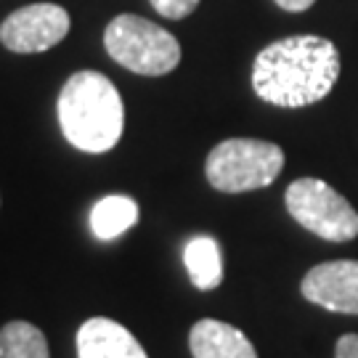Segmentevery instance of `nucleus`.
<instances>
[{"label": "nucleus", "instance_id": "nucleus-2", "mask_svg": "<svg viewBox=\"0 0 358 358\" xmlns=\"http://www.w3.org/2000/svg\"><path fill=\"white\" fill-rule=\"evenodd\" d=\"M59 125L75 149L103 154L115 149L125 128V103L120 90L101 72H75L59 93Z\"/></svg>", "mask_w": 358, "mask_h": 358}, {"label": "nucleus", "instance_id": "nucleus-14", "mask_svg": "<svg viewBox=\"0 0 358 358\" xmlns=\"http://www.w3.org/2000/svg\"><path fill=\"white\" fill-rule=\"evenodd\" d=\"M334 358H358V334H343L334 345Z\"/></svg>", "mask_w": 358, "mask_h": 358}, {"label": "nucleus", "instance_id": "nucleus-3", "mask_svg": "<svg viewBox=\"0 0 358 358\" xmlns=\"http://www.w3.org/2000/svg\"><path fill=\"white\" fill-rule=\"evenodd\" d=\"M284 167L282 146L260 138H226L207 154L205 176L223 194L266 189Z\"/></svg>", "mask_w": 358, "mask_h": 358}, {"label": "nucleus", "instance_id": "nucleus-7", "mask_svg": "<svg viewBox=\"0 0 358 358\" xmlns=\"http://www.w3.org/2000/svg\"><path fill=\"white\" fill-rule=\"evenodd\" d=\"M300 292L308 303L332 310L358 316V260H329L306 273Z\"/></svg>", "mask_w": 358, "mask_h": 358}, {"label": "nucleus", "instance_id": "nucleus-8", "mask_svg": "<svg viewBox=\"0 0 358 358\" xmlns=\"http://www.w3.org/2000/svg\"><path fill=\"white\" fill-rule=\"evenodd\" d=\"M77 358H149L141 343L112 319H88L77 329Z\"/></svg>", "mask_w": 358, "mask_h": 358}, {"label": "nucleus", "instance_id": "nucleus-10", "mask_svg": "<svg viewBox=\"0 0 358 358\" xmlns=\"http://www.w3.org/2000/svg\"><path fill=\"white\" fill-rule=\"evenodd\" d=\"M183 263L199 292H213L223 282V255L213 236H194L183 250Z\"/></svg>", "mask_w": 358, "mask_h": 358}, {"label": "nucleus", "instance_id": "nucleus-11", "mask_svg": "<svg viewBox=\"0 0 358 358\" xmlns=\"http://www.w3.org/2000/svg\"><path fill=\"white\" fill-rule=\"evenodd\" d=\"M136 223H138V205L125 194L103 196L90 210V229L101 242H112L117 236H122Z\"/></svg>", "mask_w": 358, "mask_h": 358}, {"label": "nucleus", "instance_id": "nucleus-13", "mask_svg": "<svg viewBox=\"0 0 358 358\" xmlns=\"http://www.w3.org/2000/svg\"><path fill=\"white\" fill-rule=\"evenodd\" d=\"M149 3L154 6V11L162 13L165 19H186L199 6V0H149Z\"/></svg>", "mask_w": 358, "mask_h": 358}, {"label": "nucleus", "instance_id": "nucleus-12", "mask_svg": "<svg viewBox=\"0 0 358 358\" xmlns=\"http://www.w3.org/2000/svg\"><path fill=\"white\" fill-rule=\"evenodd\" d=\"M0 358H51L48 340L29 321H8L0 329Z\"/></svg>", "mask_w": 358, "mask_h": 358}, {"label": "nucleus", "instance_id": "nucleus-1", "mask_svg": "<svg viewBox=\"0 0 358 358\" xmlns=\"http://www.w3.org/2000/svg\"><path fill=\"white\" fill-rule=\"evenodd\" d=\"M340 77V51L319 35H292L266 45L252 64L257 99L282 109H300L329 96Z\"/></svg>", "mask_w": 358, "mask_h": 358}, {"label": "nucleus", "instance_id": "nucleus-4", "mask_svg": "<svg viewBox=\"0 0 358 358\" xmlns=\"http://www.w3.org/2000/svg\"><path fill=\"white\" fill-rule=\"evenodd\" d=\"M103 45L117 64L136 75L159 77L180 64L178 40L159 24L136 13L115 16L103 32Z\"/></svg>", "mask_w": 358, "mask_h": 358}, {"label": "nucleus", "instance_id": "nucleus-5", "mask_svg": "<svg viewBox=\"0 0 358 358\" xmlns=\"http://www.w3.org/2000/svg\"><path fill=\"white\" fill-rule=\"evenodd\" d=\"M289 215L306 231L327 242H350L358 236V213L340 192L319 178L292 180L284 194Z\"/></svg>", "mask_w": 358, "mask_h": 358}, {"label": "nucleus", "instance_id": "nucleus-6", "mask_svg": "<svg viewBox=\"0 0 358 358\" xmlns=\"http://www.w3.org/2000/svg\"><path fill=\"white\" fill-rule=\"evenodd\" d=\"M69 32V13L56 3H32L0 24V43L13 53H43Z\"/></svg>", "mask_w": 358, "mask_h": 358}, {"label": "nucleus", "instance_id": "nucleus-9", "mask_svg": "<svg viewBox=\"0 0 358 358\" xmlns=\"http://www.w3.org/2000/svg\"><path fill=\"white\" fill-rule=\"evenodd\" d=\"M189 348L194 358H257L255 345L242 329L217 319L196 321L189 334Z\"/></svg>", "mask_w": 358, "mask_h": 358}, {"label": "nucleus", "instance_id": "nucleus-15", "mask_svg": "<svg viewBox=\"0 0 358 358\" xmlns=\"http://www.w3.org/2000/svg\"><path fill=\"white\" fill-rule=\"evenodd\" d=\"M279 8H284V11H292V13H300V11H308L316 0H273Z\"/></svg>", "mask_w": 358, "mask_h": 358}]
</instances>
